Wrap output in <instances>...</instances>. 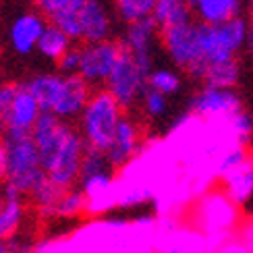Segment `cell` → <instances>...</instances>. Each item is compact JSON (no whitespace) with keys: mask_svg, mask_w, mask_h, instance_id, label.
<instances>
[{"mask_svg":"<svg viewBox=\"0 0 253 253\" xmlns=\"http://www.w3.org/2000/svg\"><path fill=\"white\" fill-rule=\"evenodd\" d=\"M79 36L83 44H100L112 36V13L106 0H87L77 10Z\"/></svg>","mask_w":253,"mask_h":253,"instance_id":"obj_13","label":"cell"},{"mask_svg":"<svg viewBox=\"0 0 253 253\" xmlns=\"http://www.w3.org/2000/svg\"><path fill=\"white\" fill-rule=\"evenodd\" d=\"M2 202L4 199H2V191H0V210H2Z\"/></svg>","mask_w":253,"mask_h":253,"instance_id":"obj_40","label":"cell"},{"mask_svg":"<svg viewBox=\"0 0 253 253\" xmlns=\"http://www.w3.org/2000/svg\"><path fill=\"white\" fill-rule=\"evenodd\" d=\"M141 106L147 119H162L168 110V100L162 93L145 87V91L141 93Z\"/></svg>","mask_w":253,"mask_h":253,"instance_id":"obj_30","label":"cell"},{"mask_svg":"<svg viewBox=\"0 0 253 253\" xmlns=\"http://www.w3.org/2000/svg\"><path fill=\"white\" fill-rule=\"evenodd\" d=\"M243 10V0H195L191 6L193 19L202 25H222Z\"/></svg>","mask_w":253,"mask_h":253,"instance_id":"obj_19","label":"cell"},{"mask_svg":"<svg viewBox=\"0 0 253 253\" xmlns=\"http://www.w3.org/2000/svg\"><path fill=\"white\" fill-rule=\"evenodd\" d=\"M222 193L237 208H247L253 202V156L249 154L237 168L222 176Z\"/></svg>","mask_w":253,"mask_h":253,"instance_id":"obj_16","label":"cell"},{"mask_svg":"<svg viewBox=\"0 0 253 253\" xmlns=\"http://www.w3.org/2000/svg\"><path fill=\"white\" fill-rule=\"evenodd\" d=\"M62 83H65V75H60V73H40V75L29 77L21 85L36 100L42 112H52L60 98Z\"/></svg>","mask_w":253,"mask_h":253,"instance_id":"obj_17","label":"cell"},{"mask_svg":"<svg viewBox=\"0 0 253 253\" xmlns=\"http://www.w3.org/2000/svg\"><path fill=\"white\" fill-rule=\"evenodd\" d=\"M60 75H77L79 71V46H71L56 62Z\"/></svg>","mask_w":253,"mask_h":253,"instance_id":"obj_32","label":"cell"},{"mask_svg":"<svg viewBox=\"0 0 253 253\" xmlns=\"http://www.w3.org/2000/svg\"><path fill=\"white\" fill-rule=\"evenodd\" d=\"M0 253H8V247H6V241L0 239Z\"/></svg>","mask_w":253,"mask_h":253,"instance_id":"obj_39","label":"cell"},{"mask_svg":"<svg viewBox=\"0 0 253 253\" xmlns=\"http://www.w3.org/2000/svg\"><path fill=\"white\" fill-rule=\"evenodd\" d=\"M141 150V129L131 117L123 114V119L117 126V131L112 135V141L108 150L104 152L108 160V166L112 170H121L129 164L133 158Z\"/></svg>","mask_w":253,"mask_h":253,"instance_id":"obj_12","label":"cell"},{"mask_svg":"<svg viewBox=\"0 0 253 253\" xmlns=\"http://www.w3.org/2000/svg\"><path fill=\"white\" fill-rule=\"evenodd\" d=\"M83 214H87V199L77 187L67 189L65 193L60 195L58 204L54 208V218L58 220H73L79 218Z\"/></svg>","mask_w":253,"mask_h":253,"instance_id":"obj_24","label":"cell"},{"mask_svg":"<svg viewBox=\"0 0 253 253\" xmlns=\"http://www.w3.org/2000/svg\"><path fill=\"white\" fill-rule=\"evenodd\" d=\"M91 93H93L91 85L83 81L79 75H65L60 98L50 114H54V117H58L65 123H71L73 119H79V114L83 112V108H85Z\"/></svg>","mask_w":253,"mask_h":253,"instance_id":"obj_14","label":"cell"},{"mask_svg":"<svg viewBox=\"0 0 253 253\" xmlns=\"http://www.w3.org/2000/svg\"><path fill=\"white\" fill-rule=\"evenodd\" d=\"M73 46V42L62 34V31L56 27V25H52V23H46L44 31H42V36H40V42H38V52L44 58L52 60V62H58L60 56L65 54V52Z\"/></svg>","mask_w":253,"mask_h":253,"instance_id":"obj_23","label":"cell"},{"mask_svg":"<svg viewBox=\"0 0 253 253\" xmlns=\"http://www.w3.org/2000/svg\"><path fill=\"white\" fill-rule=\"evenodd\" d=\"M40 112L42 110L36 100L23 89V85H17V93L13 98V104H10V110L2 123V129H0V137H4L6 141L29 137Z\"/></svg>","mask_w":253,"mask_h":253,"instance_id":"obj_11","label":"cell"},{"mask_svg":"<svg viewBox=\"0 0 253 253\" xmlns=\"http://www.w3.org/2000/svg\"><path fill=\"white\" fill-rule=\"evenodd\" d=\"M241 108H243V104H241V98L235 89L202 87L189 100V110H191L195 117L206 119V121L224 123L228 117H233Z\"/></svg>","mask_w":253,"mask_h":253,"instance_id":"obj_9","label":"cell"},{"mask_svg":"<svg viewBox=\"0 0 253 253\" xmlns=\"http://www.w3.org/2000/svg\"><path fill=\"white\" fill-rule=\"evenodd\" d=\"M114 13L123 23H135L141 19H150L154 13L156 0H112Z\"/></svg>","mask_w":253,"mask_h":253,"instance_id":"obj_25","label":"cell"},{"mask_svg":"<svg viewBox=\"0 0 253 253\" xmlns=\"http://www.w3.org/2000/svg\"><path fill=\"white\" fill-rule=\"evenodd\" d=\"M145 81H147V75L123 50L117 65H114L112 73L106 79V87L104 89L110 93L114 102H117L125 112V110L133 108L135 104L141 100V93L145 91Z\"/></svg>","mask_w":253,"mask_h":253,"instance_id":"obj_5","label":"cell"},{"mask_svg":"<svg viewBox=\"0 0 253 253\" xmlns=\"http://www.w3.org/2000/svg\"><path fill=\"white\" fill-rule=\"evenodd\" d=\"M123 114H125L123 108L114 102V98L106 89L93 91L83 112L79 114V126H77L85 147L102 154L106 152Z\"/></svg>","mask_w":253,"mask_h":253,"instance_id":"obj_3","label":"cell"},{"mask_svg":"<svg viewBox=\"0 0 253 253\" xmlns=\"http://www.w3.org/2000/svg\"><path fill=\"white\" fill-rule=\"evenodd\" d=\"M6 147H8V168H6L4 185L27 197L31 189L46 176L44 168H42L38 147L31 141V137L6 141Z\"/></svg>","mask_w":253,"mask_h":253,"instance_id":"obj_4","label":"cell"},{"mask_svg":"<svg viewBox=\"0 0 253 253\" xmlns=\"http://www.w3.org/2000/svg\"><path fill=\"white\" fill-rule=\"evenodd\" d=\"M48 21L42 17L38 10H27V13H21L13 25L8 29V38H10V46L17 52L19 56H27L38 48L40 36L44 31Z\"/></svg>","mask_w":253,"mask_h":253,"instance_id":"obj_15","label":"cell"},{"mask_svg":"<svg viewBox=\"0 0 253 253\" xmlns=\"http://www.w3.org/2000/svg\"><path fill=\"white\" fill-rule=\"evenodd\" d=\"M83 154H85V143H83L77 126L73 123H62L54 145L40 156L44 174L62 191L77 187Z\"/></svg>","mask_w":253,"mask_h":253,"instance_id":"obj_2","label":"cell"},{"mask_svg":"<svg viewBox=\"0 0 253 253\" xmlns=\"http://www.w3.org/2000/svg\"><path fill=\"white\" fill-rule=\"evenodd\" d=\"M62 193H65V191H62L60 187H56L48 176H44L29 191L27 202L36 208V212H38L40 218L50 220V218H54V208H56V204H58V199H60Z\"/></svg>","mask_w":253,"mask_h":253,"instance_id":"obj_21","label":"cell"},{"mask_svg":"<svg viewBox=\"0 0 253 253\" xmlns=\"http://www.w3.org/2000/svg\"><path fill=\"white\" fill-rule=\"evenodd\" d=\"M247 19L237 17L222 25H202L197 23V77L202 81L210 65L226 62L237 58L239 50L245 48Z\"/></svg>","mask_w":253,"mask_h":253,"instance_id":"obj_1","label":"cell"},{"mask_svg":"<svg viewBox=\"0 0 253 253\" xmlns=\"http://www.w3.org/2000/svg\"><path fill=\"white\" fill-rule=\"evenodd\" d=\"M152 197V191L145 187H139V185H133L129 189H119V199H117V206L121 208H133V206H139L143 202Z\"/></svg>","mask_w":253,"mask_h":253,"instance_id":"obj_31","label":"cell"},{"mask_svg":"<svg viewBox=\"0 0 253 253\" xmlns=\"http://www.w3.org/2000/svg\"><path fill=\"white\" fill-rule=\"evenodd\" d=\"M143 253H150V251H143Z\"/></svg>","mask_w":253,"mask_h":253,"instance_id":"obj_42","label":"cell"},{"mask_svg":"<svg viewBox=\"0 0 253 253\" xmlns=\"http://www.w3.org/2000/svg\"><path fill=\"white\" fill-rule=\"evenodd\" d=\"M245 48H247V54L253 60V29H247V38H245Z\"/></svg>","mask_w":253,"mask_h":253,"instance_id":"obj_37","label":"cell"},{"mask_svg":"<svg viewBox=\"0 0 253 253\" xmlns=\"http://www.w3.org/2000/svg\"><path fill=\"white\" fill-rule=\"evenodd\" d=\"M17 93V85L13 83H6V85H0V129H2V123L6 119V114L10 110V104Z\"/></svg>","mask_w":253,"mask_h":253,"instance_id":"obj_33","label":"cell"},{"mask_svg":"<svg viewBox=\"0 0 253 253\" xmlns=\"http://www.w3.org/2000/svg\"><path fill=\"white\" fill-rule=\"evenodd\" d=\"M243 245L249 249V253H253V222H249L243 230Z\"/></svg>","mask_w":253,"mask_h":253,"instance_id":"obj_36","label":"cell"},{"mask_svg":"<svg viewBox=\"0 0 253 253\" xmlns=\"http://www.w3.org/2000/svg\"><path fill=\"white\" fill-rule=\"evenodd\" d=\"M237 206L226 199L222 191L208 193L197 206V220L208 237H224L226 230L237 222Z\"/></svg>","mask_w":253,"mask_h":253,"instance_id":"obj_10","label":"cell"},{"mask_svg":"<svg viewBox=\"0 0 253 253\" xmlns=\"http://www.w3.org/2000/svg\"><path fill=\"white\" fill-rule=\"evenodd\" d=\"M2 210H0V239L8 241L19 235V228L27 216V197L17 193L15 189L2 185Z\"/></svg>","mask_w":253,"mask_h":253,"instance_id":"obj_18","label":"cell"},{"mask_svg":"<svg viewBox=\"0 0 253 253\" xmlns=\"http://www.w3.org/2000/svg\"><path fill=\"white\" fill-rule=\"evenodd\" d=\"M160 29L154 23V19H141L129 23L125 27V36L123 40H119L121 48L129 54L137 67H139L145 75L152 73V65H154V44L158 40Z\"/></svg>","mask_w":253,"mask_h":253,"instance_id":"obj_8","label":"cell"},{"mask_svg":"<svg viewBox=\"0 0 253 253\" xmlns=\"http://www.w3.org/2000/svg\"><path fill=\"white\" fill-rule=\"evenodd\" d=\"M216 253H249V249H247L243 243H237V241H233V243L220 245Z\"/></svg>","mask_w":253,"mask_h":253,"instance_id":"obj_35","label":"cell"},{"mask_svg":"<svg viewBox=\"0 0 253 253\" xmlns=\"http://www.w3.org/2000/svg\"><path fill=\"white\" fill-rule=\"evenodd\" d=\"M193 2H195V0H187V4H189V6H193Z\"/></svg>","mask_w":253,"mask_h":253,"instance_id":"obj_41","label":"cell"},{"mask_svg":"<svg viewBox=\"0 0 253 253\" xmlns=\"http://www.w3.org/2000/svg\"><path fill=\"white\" fill-rule=\"evenodd\" d=\"M145 87L168 98V96H174V93L181 89V77H178V73L172 69H152V73L147 75Z\"/></svg>","mask_w":253,"mask_h":253,"instance_id":"obj_27","label":"cell"},{"mask_svg":"<svg viewBox=\"0 0 253 253\" xmlns=\"http://www.w3.org/2000/svg\"><path fill=\"white\" fill-rule=\"evenodd\" d=\"M162 46L176 67L185 69L193 79L197 77V21L160 29Z\"/></svg>","mask_w":253,"mask_h":253,"instance_id":"obj_7","label":"cell"},{"mask_svg":"<svg viewBox=\"0 0 253 253\" xmlns=\"http://www.w3.org/2000/svg\"><path fill=\"white\" fill-rule=\"evenodd\" d=\"M152 19L158 25V29H166V27H174V25L189 23V21H195L187 0H156Z\"/></svg>","mask_w":253,"mask_h":253,"instance_id":"obj_20","label":"cell"},{"mask_svg":"<svg viewBox=\"0 0 253 253\" xmlns=\"http://www.w3.org/2000/svg\"><path fill=\"white\" fill-rule=\"evenodd\" d=\"M6 168H8V147L6 141L0 137V185L6 181Z\"/></svg>","mask_w":253,"mask_h":253,"instance_id":"obj_34","label":"cell"},{"mask_svg":"<svg viewBox=\"0 0 253 253\" xmlns=\"http://www.w3.org/2000/svg\"><path fill=\"white\" fill-rule=\"evenodd\" d=\"M247 13H249L247 25H249V29H253V0H247Z\"/></svg>","mask_w":253,"mask_h":253,"instance_id":"obj_38","label":"cell"},{"mask_svg":"<svg viewBox=\"0 0 253 253\" xmlns=\"http://www.w3.org/2000/svg\"><path fill=\"white\" fill-rule=\"evenodd\" d=\"M239 79H241V65L237 58L210 65L202 77V81L206 83L204 87H212V89H235Z\"/></svg>","mask_w":253,"mask_h":253,"instance_id":"obj_22","label":"cell"},{"mask_svg":"<svg viewBox=\"0 0 253 253\" xmlns=\"http://www.w3.org/2000/svg\"><path fill=\"white\" fill-rule=\"evenodd\" d=\"M222 125H224L228 137L237 145L247 147V143L253 139V117L243 108H241L239 112H235L233 117H228Z\"/></svg>","mask_w":253,"mask_h":253,"instance_id":"obj_26","label":"cell"},{"mask_svg":"<svg viewBox=\"0 0 253 253\" xmlns=\"http://www.w3.org/2000/svg\"><path fill=\"white\" fill-rule=\"evenodd\" d=\"M34 2H36L38 13L44 17L48 23H52V21L58 19V17L77 13L87 0H34Z\"/></svg>","mask_w":253,"mask_h":253,"instance_id":"obj_28","label":"cell"},{"mask_svg":"<svg viewBox=\"0 0 253 253\" xmlns=\"http://www.w3.org/2000/svg\"><path fill=\"white\" fill-rule=\"evenodd\" d=\"M121 44L117 40H106L100 44H83L79 46V71L77 75L89 83V85H98V83H106L108 75L112 73L114 65L121 56Z\"/></svg>","mask_w":253,"mask_h":253,"instance_id":"obj_6","label":"cell"},{"mask_svg":"<svg viewBox=\"0 0 253 253\" xmlns=\"http://www.w3.org/2000/svg\"><path fill=\"white\" fill-rule=\"evenodd\" d=\"M249 156V152H247V147H243V145H237V143H230L226 150H222L220 152V156H218V162H216V174L222 178L224 174H228L233 168H237L241 162L245 160V158Z\"/></svg>","mask_w":253,"mask_h":253,"instance_id":"obj_29","label":"cell"}]
</instances>
